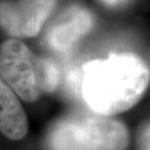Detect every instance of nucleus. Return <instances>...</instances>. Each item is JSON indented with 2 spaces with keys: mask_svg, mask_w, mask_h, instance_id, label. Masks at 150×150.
<instances>
[{
  "mask_svg": "<svg viewBox=\"0 0 150 150\" xmlns=\"http://www.w3.org/2000/svg\"><path fill=\"white\" fill-rule=\"evenodd\" d=\"M149 82V67L137 54H110L83 66L81 93L91 111L112 117L137 105Z\"/></svg>",
  "mask_w": 150,
  "mask_h": 150,
  "instance_id": "1",
  "label": "nucleus"
},
{
  "mask_svg": "<svg viewBox=\"0 0 150 150\" xmlns=\"http://www.w3.org/2000/svg\"><path fill=\"white\" fill-rule=\"evenodd\" d=\"M129 134L117 119L93 111L64 116L50 127L46 150H126Z\"/></svg>",
  "mask_w": 150,
  "mask_h": 150,
  "instance_id": "2",
  "label": "nucleus"
},
{
  "mask_svg": "<svg viewBox=\"0 0 150 150\" xmlns=\"http://www.w3.org/2000/svg\"><path fill=\"white\" fill-rule=\"evenodd\" d=\"M0 77L20 99L33 102L56 90L60 76L54 62L35 56L21 40L9 38L0 45Z\"/></svg>",
  "mask_w": 150,
  "mask_h": 150,
  "instance_id": "3",
  "label": "nucleus"
},
{
  "mask_svg": "<svg viewBox=\"0 0 150 150\" xmlns=\"http://www.w3.org/2000/svg\"><path fill=\"white\" fill-rule=\"evenodd\" d=\"M58 0H0V27L12 38H32L41 31Z\"/></svg>",
  "mask_w": 150,
  "mask_h": 150,
  "instance_id": "4",
  "label": "nucleus"
},
{
  "mask_svg": "<svg viewBox=\"0 0 150 150\" xmlns=\"http://www.w3.org/2000/svg\"><path fill=\"white\" fill-rule=\"evenodd\" d=\"M93 23V15L88 9L79 5H71L50 23L45 33V42L54 51H69L92 29Z\"/></svg>",
  "mask_w": 150,
  "mask_h": 150,
  "instance_id": "5",
  "label": "nucleus"
},
{
  "mask_svg": "<svg viewBox=\"0 0 150 150\" xmlns=\"http://www.w3.org/2000/svg\"><path fill=\"white\" fill-rule=\"evenodd\" d=\"M0 132L18 141L28 132V119L18 96L0 77Z\"/></svg>",
  "mask_w": 150,
  "mask_h": 150,
  "instance_id": "6",
  "label": "nucleus"
},
{
  "mask_svg": "<svg viewBox=\"0 0 150 150\" xmlns=\"http://www.w3.org/2000/svg\"><path fill=\"white\" fill-rule=\"evenodd\" d=\"M102 4L107 6H110V7H117V6L123 5L126 4L128 0H100Z\"/></svg>",
  "mask_w": 150,
  "mask_h": 150,
  "instance_id": "7",
  "label": "nucleus"
},
{
  "mask_svg": "<svg viewBox=\"0 0 150 150\" xmlns=\"http://www.w3.org/2000/svg\"><path fill=\"white\" fill-rule=\"evenodd\" d=\"M149 150H150V149H149Z\"/></svg>",
  "mask_w": 150,
  "mask_h": 150,
  "instance_id": "8",
  "label": "nucleus"
}]
</instances>
